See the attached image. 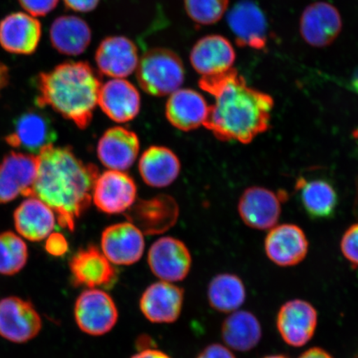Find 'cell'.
I'll list each match as a JSON object with an SVG mask.
<instances>
[{"instance_id":"6da1fadb","label":"cell","mask_w":358,"mask_h":358,"mask_svg":"<svg viewBox=\"0 0 358 358\" xmlns=\"http://www.w3.org/2000/svg\"><path fill=\"white\" fill-rule=\"evenodd\" d=\"M199 86L215 98L203 127L218 140L248 145L271 127L274 100L248 86L234 67L201 77Z\"/></svg>"},{"instance_id":"7a4b0ae2","label":"cell","mask_w":358,"mask_h":358,"mask_svg":"<svg viewBox=\"0 0 358 358\" xmlns=\"http://www.w3.org/2000/svg\"><path fill=\"white\" fill-rule=\"evenodd\" d=\"M38 173L32 196L55 213L58 223L70 231L88 208L99 171L85 164L70 147H45L38 155Z\"/></svg>"},{"instance_id":"3957f363","label":"cell","mask_w":358,"mask_h":358,"mask_svg":"<svg viewBox=\"0 0 358 358\" xmlns=\"http://www.w3.org/2000/svg\"><path fill=\"white\" fill-rule=\"evenodd\" d=\"M100 73L85 62H67L37 80L36 103L49 106L80 129L91 123L101 87Z\"/></svg>"},{"instance_id":"277c9868","label":"cell","mask_w":358,"mask_h":358,"mask_svg":"<svg viewBox=\"0 0 358 358\" xmlns=\"http://www.w3.org/2000/svg\"><path fill=\"white\" fill-rule=\"evenodd\" d=\"M136 77L141 88L150 95L170 96L185 82V66L169 49L152 48L138 62Z\"/></svg>"},{"instance_id":"5b68a950","label":"cell","mask_w":358,"mask_h":358,"mask_svg":"<svg viewBox=\"0 0 358 358\" xmlns=\"http://www.w3.org/2000/svg\"><path fill=\"white\" fill-rule=\"evenodd\" d=\"M76 323L83 333L102 336L117 323V307L108 293L101 289H87L80 294L74 306Z\"/></svg>"},{"instance_id":"8992f818","label":"cell","mask_w":358,"mask_h":358,"mask_svg":"<svg viewBox=\"0 0 358 358\" xmlns=\"http://www.w3.org/2000/svg\"><path fill=\"white\" fill-rule=\"evenodd\" d=\"M43 322L34 304L10 296L0 301V336L15 343H25L41 332Z\"/></svg>"},{"instance_id":"52a82bcc","label":"cell","mask_w":358,"mask_h":358,"mask_svg":"<svg viewBox=\"0 0 358 358\" xmlns=\"http://www.w3.org/2000/svg\"><path fill=\"white\" fill-rule=\"evenodd\" d=\"M38 173V157L10 152L0 164V204L10 203L20 195L32 196Z\"/></svg>"},{"instance_id":"ba28073f","label":"cell","mask_w":358,"mask_h":358,"mask_svg":"<svg viewBox=\"0 0 358 358\" xmlns=\"http://www.w3.org/2000/svg\"><path fill=\"white\" fill-rule=\"evenodd\" d=\"M285 192H275L262 187H250L241 195L238 211L246 226L257 230L275 227L281 213V205L287 199Z\"/></svg>"},{"instance_id":"9c48e42d","label":"cell","mask_w":358,"mask_h":358,"mask_svg":"<svg viewBox=\"0 0 358 358\" xmlns=\"http://www.w3.org/2000/svg\"><path fill=\"white\" fill-rule=\"evenodd\" d=\"M148 263L153 274L163 281L173 283L186 278L192 257L185 243L173 237H162L151 245Z\"/></svg>"},{"instance_id":"30bf717a","label":"cell","mask_w":358,"mask_h":358,"mask_svg":"<svg viewBox=\"0 0 358 358\" xmlns=\"http://www.w3.org/2000/svg\"><path fill=\"white\" fill-rule=\"evenodd\" d=\"M317 326L316 308L303 299H292L284 303L276 317L280 337L290 347L306 345L315 335Z\"/></svg>"},{"instance_id":"8fae6325","label":"cell","mask_w":358,"mask_h":358,"mask_svg":"<svg viewBox=\"0 0 358 358\" xmlns=\"http://www.w3.org/2000/svg\"><path fill=\"white\" fill-rule=\"evenodd\" d=\"M137 187L128 174L108 170L98 176L92 199L97 208L108 214L127 211L136 199Z\"/></svg>"},{"instance_id":"7c38bea8","label":"cell","mask_w":358,"mask_h":358,"mask_svg":"<svg viewBox=\"0 0 358 358\" xmlns=\"http://www.w3.org/2000/svg\"><path fill=\"white\" fill-rule=\"evenodd\" d=\"M145 245L141 231L129 222L107 227L101 236V252L116 266H131L140 261Z\"/></svg>"},{"instance_id":"4fadbf2b","label":"cell","mask_w":358,"mask_h":358,"mask_svg":"<svg viewBox=\"0 0 358 358\" xmlns=\"http://www.w3.org/2000/svg\"><path fill=\"white\" fill-rule=\"evenodd\" d=\"M69 266L75 286H84L87 289L108 288L117 279L113 264L94 245L76 253Z\"/></svg>"},{"instance_id":"5bb4252c","label":"cell","mask_w":358,"mask_h":358,"mask_svg":"<svg viewBox=\"0 0 358 358\" xmlns=\"http://www.w3.org/2000/svg\"><path fill=\"white\" fill-rule=\"evenodd\" d=\"M56 138L51 120L41 112L31 110L15 119L13 131L4 140L11 147L38 155L45 147L53 145Z\"/></svg>"},{"instance_id":"9a60e30c","label":"cell","mask_w":358,"mask_h":358,"mask_svg":"<svg viewBox=\"0 0 358 358\" xmlns=\"http://www.w3.org/2000/svg\"><path fill=\"white\" fill-rule=\"evenodd\" d=\"M299 29L304 41L310 46H329L338 37L343 28L337 8L326 2L310 4L303 12Z\"/></svg>"},{"instance_id":"2e32d148","label":"cell","mask_w":358,"mask_h":358,"mask_svg":"<svg viewBox=\"0 0 358 358\" xmlns=\"http://www.w3.org/2000/svg\"><path fill=\"white\" fill-rule=\"evenodd\" d=\"M185 291L166 281L152 284L142 294L141 310L154 324H172L181 315Z\"/></svg>"},{"instance_id":"e0dca14e","label":"cell","mask_w":358,"mask_h":358,"mask_svg":"<svg viewBox=\"0 0 358 358\" xmlns=\"http://www.w3.org/2000/svg\"><path fill=\"white\" fill-rule=\"evenodd\" d=\"M99 73L112 79H124L136 71L138 49L131 39L124 36H111L103 40L96 52Z\"/></svg>"},{"instance_id":"ac0fdd59","label":"cell","mask_w":358,"mask_h":358,"mask_svg":"<svg viewBox=\"0 0 358 358\" xmlns=\"http://www.w3.org/2000/svg\"><path fill=\"white\" fill-rule=\"evenodd\" d=\"M266 256L276 266L289 267L306 259L308 241L301 227L294 224L273 227L265 241Z\"/></svg>"},{"instance_id":"d6986e66","label":"cell","mask_w":358,"mask_h":358,"mask_svg":"<svg viewBox=\"0 0 358 358\" xmlns=\"http://www.w3.org/2000/svg\"><path fill=\"white\" fill-rule=\"evenodd\" d=\"M227 22L238 46L254 49L266 47L267 21L256 3L249 0L237 3L228 13Z\"/></svg>"},{"instance_id":"ffe728a7","label":"cell","mask_w":358,"mask_h":358,"mask_svg":"<svg viewBox=\"0 0 358 358\" xmlns=\"http://www.w3.org/2000/svg\"><path fill=\"white\" fill-rule=\"evenodd\" d=\"M41 36V22L26 12L13 13L0 22V45L8 52L32 55Z\"/></svg>"},{"instance_id":"44dd1931","label":"cell","mask_w":358,"mask_h":358,"mask_svg":"<svg viewBox=\"0 0 358 358\" xmlns=\"http://www.w3.org/2000/svg\"><path fill=\"white\" fill-rule=\"evenodd\" d=\"M140 151L136 134L123 127H114L106 131L97 146V155L101 164L109 170L123 172L132 166Z\"/></svg>"},{"instance_id":"7402d4cb","label":"cell","mask_w":358,"mask_h":358,"mask_svg":"<svg viewBox=\"0 0 358 358\" xmlns=\"http://www.w3.org/2000/svg\"><path fill=\"white\" fill-rule=\"evenodd\" d=\"M141 104L140 93L128 80L111 79L101 85L98 96V105L114 122H131L140 112Z\"/></svg>"},{"instance_id":"603a6c76","label":"cell","mask_w":358,"mask_h":358,"mask_svg":"<svg viewBox=\"0 0 358 358\" xmlns=\"http://www.w3.org/2000/svg\"><path fill=\"white\" fill-rule=\"evenodd\" d=\"M235 60L234 47L220 35H208L199 39L190 53L191 64L201 77L229 70Z\"/></svg>"},{"instance_id":"cb8c5ba5","label":"cell","mask_w":358,"mask_h":358,"mask_svg":"<svg viewBox=\"0 0 358 358\" xmlns=\"http://www.w3.org/2000/svg\"><path fill=\"white\" fill-rule=\"evenodd\" d=\"M209 109L210 106L199 92L192 89H178L169 98L166 116L174 127L190 131L204 125Z\"/></svg>"},{"instance_id":"d4e9b609","label":"cell","mask_w":358,"mask_h":358,"mask_svg":"<svg viewBox=\"0 0 358 358\" xmlns=\"http://www.w3.org/2000/svg\"><path fill=\"white\" fill-rule=\"evenodd\" d=\"M15 225L22 237L40 241L52 234L56 224V214L43 201L29 196L22 201L13 214Z\"/></svg>"},{"instance_id":"484cf974","label":"cell","mask_w":358,"mask_h":358,"mask_svg":"<svg viewBox=\"0 0 358 358\" xmlns=\"http://www.w3.org/2000/svg\"><path fill=\"white\" fill-rule=\"evenodd\" d=\"M138 170L148 185L165 187L176 180L181 164L176 155L168 148L152 146L142 155Z\"/></svg>"},{"instance_id":"4316f807","label":"cell","mask_w":358,"mask_h":358,"mask_svg":"<svg viewBox=\"0 0 358 358\" xmlns=\"http://www.w3.org/2000/svg\"><path fill=\"white\" fill-rule=\"evenodd\" d=\"M50 40L57 52L66 56L82 55L92 42V30L78 16L58 17L50 29Z\"/></svg>"},{"instance_id":"83f0119b","label":"cell","mask_w":358,"mask_h":358,"mask_svg":"<svg viewBox=\"0 0 358 358\" xmlns=\"http://www.w3.org/2000/svg\"><path fill=\"white\" fill-rule=\"evenodd\" d=\"M295 190L306 212L313 219H327L334 216L338 196L334 186L324 179L299 178Z\"/></svg>"},{"instance_id":"f1b7e54d","label":"cell","mask_w":358,"mask_h":358,"mask_svg":"<svg viewBox=\"0 0 358 358\" xmlns=\"http://www.w3.org/2000/svg\"><path fill=\"white\" fill-rule=\"evenodd\" d=\"M222 337L227 347L245 352L256 348L262 338V325L256 315L246 310H236L224 320Z\"/></svg>"},{"instance_id":"f546056e","label":"cell","mask_w":358,"mask_h":358,"mask_svg":"<svg viewBox=\"0 0 358 358\" xmlns=\"http://www.w3.org/2000/svg\"><path fill=\"white\" fill-rule=\"evenodd\" d=\"M246 289L238 276L223 273L210 282L208 299L213 310L225 313L238 310L245 303Z\"/></svg>"},{"instance_id":"4dcf8cb0","label":"cell","mask_w":358,"mask_h":358,"mask_svg":"<svg viewBox=\"0 0 358 358\" xmlns=\"http://www.w3.org/2000/svg\"><path fill=\"white\" fill-rule=\"evenodd\" d=\"M28 246L11 231L0 234V275H15L26 266Z\"/></svg>"},{"instance_id":"1f68e13d","label":"cell","mask_w":358,"mask_h":358,"mask_svg":"<svg viewBox=\"0 0 358 358\" xmlns=\"http://www.w3.org/2000/svg\"><path fill=\"white\" fill-rule=\"evenodd\" d=\"M228 4L229 0H185L187 15L200 25H211L220 21Z\"/></svg>"},{"instance_id":"d6a6232c","label":"cell","mask_w":358,"mask_h":358,"mask_svg":"<svg viewBox=\"0 0 358 358\" xmlns=\"http://www.w3.org/2000/svg\"><path fill=\"white\" fill-rule=\"evenodd\" d=\"M340 248L347 261L353 267H358V223L349 227L343 234Z\"/></svg>"},{"instance_id":"836d02e7","label":"cell","mask_w":358,"mask_h":358,"mask_svg":"<svg viewBox=\"0 0 358 358\" xmlns=\"http://www.w3.org/2000/svg\"><path fill=\"white\" fill-rule=\"evenodd\" d=\"M27 13L35 17L48 15L57 7L59 0H19Z\"/></svg>"},{"instance_id":"e575fe53","label":"cell","mask_w":358,"mask_h":358,"mask_svg":"<svg viewBox=\"0 0 358 358\" xmlns=\"http://www.w3.org/2000/svg\"><path fill=\"white\" fill-rule=\"evenodd\" d=\"M45 249L52 256L62 257L69 250V243L62 234H52L48 236Z\"/></svg>"},{"instance_id":"d590c367","label":"cell","mask_w":358,"mask_h":358,"mask_svg":"<svg viewBox=\"0 0 358 358\" xmlns=\"http://www.w3.org/2000/svg\"><path fill=\"white\" fill-rule=\"evenodd\" d=\"M196 358H236L231 349L222 344H210L201 351Z\"/></svg>"},{"instance_id":"8d00e7d4","label":"cell","mask_w":358,"mask_h":358,"mask_svg":"<svg viewBox=\"0 0 358 358\" xmlns=\"http://www.w3.org/2000/svg\"><path fill=\"white\" fill-rule=\"evenodd\" d=\"M66 6L78 13L92 12L98 6L100 0H64Z\"/></svg>"},{"instance_id":"74e56055","label":"cell","mask_w":358,"mask_h":358,"mask_svg":"<svg viewBox=\"0 0 358 358\" xmlns=\"http://www.w3.org/2000/svg\"><path fill=\"white\" fill-rule=\"evenodd\" d=\"M298 358H334L332 355L321 348H311L303 352Z\"/></svg>"},{"instance_id":"f35d334b","label":"cell","mask_w":358,"mask_h":358,"mask_svg":"<svg viewBox=\"0 0 358 358\" xmlns=\"http://www.w3.org/2000/svg\"><path fill=\"white\" fill-rule=\"evenodd\" d=\"M131 358H171L166 353L156 349L147 348L131 357Z\"/></svg>"},{"instance_id":"ab89813d","label":"cell","mask_w":358,"mask_h":358,"mask_svg":"<svg viewBox=\"0 0 358 358\" xmlns=\"http://www.w3.org/2000/svg\"><path fill=\"white\" fill-rule=\"evenodd\" d=\"M8 80H10V74H8V67L0 62V93L7 86Z\"/></svg>"},{"instance_id":"60d3db41","label":"cell","mask_w":358,"mask_h":358,"mask_svg":"<svg viewBox=\"0 0 358 358\" xmlns=\"http://www.w3.org/2000/svg\"><path fill=\"white\" fill-rule=\"evenodd\" d=\"M349 87L352 92L358 94V67L353 73L350 82H349Z\"/></svg>"},{"instance_id":"b9f144b4","label":"cell","mask_w":358,"mask_h":358,"mask_svg":"<svg viewBox=\"0 0 358 358\" xmlns=\"http://www.w3.org/2000/svg\"><path fill=\"white\" fill-rule=\"evenodd\" d=\"M263 358H288L287 357H285L284 355H271V356H267V357H263Z\"/></svg>"},{"instance_id":"7bdbcfd3","label":"cell","mask_w":358,"mask_h":358,"mask_svg":"<svg viewBox=\"0 0 358 358\" xmlns=\"http://www.w3.org/2000/svg\"><path fill=\"white\" fill-rule=\"evenodd\" d=\"M353 137H355L358 144V128L353 131Z\"/></svg>"},{"instance_id":"ee69618b","label":"cell","mask_w":358,"mask_h":358,"mask_svg":"<svg viewBox=\"0 0 358 358\" xmlns=\"http://www.w3.org/2000/svg\"><path fill=\"white\" fill-rule=\"evenodd\" d=\"M355 358H358V350H357V352L356 353V355H355Z\"/></svg>"}]
</instances>
